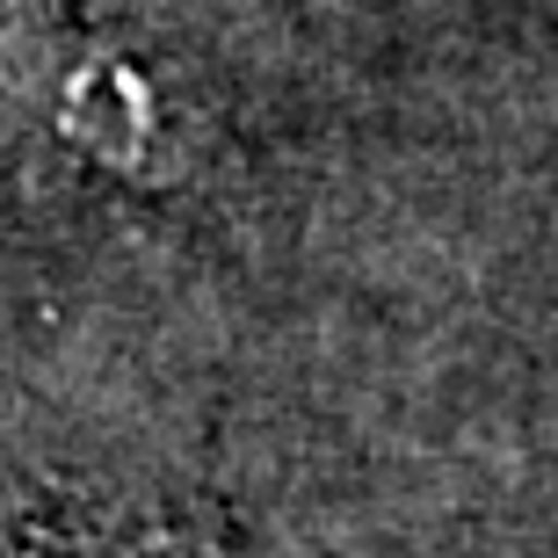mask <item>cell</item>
Listing matches in <instances>:
<instances>
[{"instance_id": "6da1fadb", "label": "cell", "mask_w": 558, "mask_h": 558, "mask_svg": "<svg viewBox=\"0 0 558 558\" xmlns=\"http://www.w3.org/2000/svg\"><path fill=\"white\" fill-rule=\"evenodd\" d=\"M29 558H226L218 544H189V537H102V544H51V551H29Z\"/></svg>"}]
</instances>
